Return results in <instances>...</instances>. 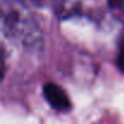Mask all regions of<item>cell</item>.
I'll return each instance as SVG.
<instances>
[{
	"label": "cell",
	"mask_w": 124,
	"mask_h": 124,
	"mask_svg": "<svg viewBox=\"0 0 124 124\" xmlns=\"http://www.w3.org/2000/svg\"><path fill=\"white\" fill-rule=\"evenodd\" d=\"M31 1L35 5H43L44 4V0H31Z\"/></svg>",
	"instance_id": "5"
},
{
	"label": "cell",
	"mask_w": 124,
	"mask_h": 124,
	"mask_svg": "<svg viewBox=\"0 0 124 124\" xmlns=\"http://www.w3.org/2000/svg\"><path fill=\"white\" fill-rule=\"evenodd\" d=\"M117 66L122 73H124V38L119 43L118 55H117Z\"/></svg>",
	"instance_id": "3"
},
{
	"label": "cell",
	"mask_w": 124,
	"mask_h": 124,
	"mask_svg": "<svg viewBox=\"0 0 124 124\" xmlns=\"http://www.w3.org/2000/svg\"><path fill=\"white\" fill-rule=\"evenodd\" d=\"M43 94L51 108L58 112H66L71 109L70 97L60 85L55 83H46L43 86Z\"/></svg>",
	"instance_id": "2"
},
{
	"label": "cell",
	"mask_w": 124,
	"mask_h": 124,
	"mask_svg": "<svg viewBox=\"0 0 124 124\" xmlns=\"http://www.w3.org/2000/svg\"><path fill=\"white\" fill-rule=\"evenodd\" d=\"M107 3L111 9H119L124 6V0H107Z\"/></svg>",
	"instance_id": "4"
},
{
	"label": "cell",
	"mask_w": 124,
	"mask_h": 124,
	"mask_svg": "<svg viewBox=\"0 0 124 124\" xmlns=\"http://www.w3.org/2000/svg\"><path fill=\"white\" fill-rule=\"evenodd\" d=\"M1 24L12 41L28 50L41 47L43 34L26 0H1Z\"/></svg>",
	"instance_id": "1"
}]
</instances>
